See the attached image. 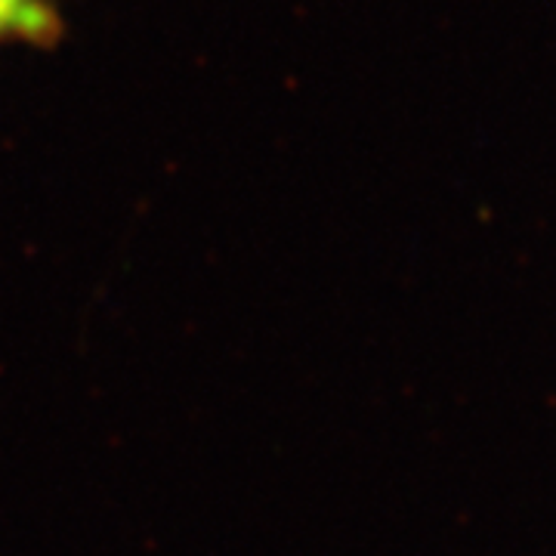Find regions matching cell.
Segmentation results:
<instances>
[{
    "label": "cell",
    "instance_id": "1",
    "mask_svg": "<svg viewBox=\"0 0 556 556\" xmlns=\"http://www.w3.org/2000/svg\"><path fill=\"white\" fill-rule=\"evenodd\" d=\"M60 7L53 0H0V50L38 47L50 50L62 40Z\"/></svg>",
    "mask_w": 556,
    "mask_h": 556
}]
</instances>
